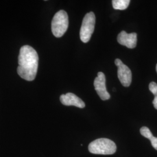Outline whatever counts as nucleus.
I'll use <instances>...</instances> for the list:
<instances>
[{"label":"nucleus","mask_w":157,"mask_h":157,"mask_svg":"<svg viewBox=\"0 0 157 157\" xmlns=\"http://www.w3.org/2000/svg\"><path fill=\"white\" fill-rule=\"evenodd\" d=\"M18 64L17 72L20 77L27 81H33L36 78L39 65L36 51L30 45H23L19 51Z\"/></svg>","instance_id":"obj_1"},{"label":"nucleus","mask_w":157,"mask_h":157,"mask_svg":"<svg viewBox=\"0 0 157 157\" xmlns=\"http://www.w3.org/2000/svg\"><path fill=\"white\" fill-rule=\"evenodd\" d=\"M89 150L94 154L111 155L117 151V146L110 139L101 138L90 143Z\"/></svg>","instance_id":"obj_2"},{"label":"nucleus","mask_w":157,"mask_h":157,"mask_svg":"<svg viewBox=\"0 0 157 157\" xmlns=\"http://www.w3.org/2000/svg\"><path fill=\"white\" fill-rule=\"evenodd\" d=\"M69 19L67 12L61 10L57 12L52 20L51 30L56 37H61L67 32Z\"/></svg>","instance_id":"obj_3"},{"label":"nucleus","mask_w":157,"mask_h":157,"mask_svg":"<svg viewBox=\"0 0 157 157\" xmlns=\"http://www.w3.org/2000/svg\"><path fill=\"white\" fill-rule=\"evenodd\" d=\"M95 23V15L93 12L84 16L80 30V37L82 42L86 43L89 41L94 30Z\"/></svg>","instance_id":"obj_4"},{"label":"nucleus","mask_w":157,"mask_h":157,"mask_svg":"<svg viewBox=\"0 0 157 157\" xmlns=\"http://www.w3.org/2000/svg\"><path fill=\"white\" fill-rule=\"evenodd\" d=\"M115 65L118 67V77L124 87H129L132 83V75L129 67L124 65L119 59H116Z\"/></svg>","instance_id":"obj_5"},{"label":"nucleus","mask_w":157,"mask_h":157,"mask_svg":"<svg viewBox=\"0 0 157 157\" xmlns=\"http://www.w3.org/2000/svg\"><path fill=\"white\" fill-rule=\"evenodd\" d=\"M105 76L101 72L97 73L94 82V86L97 94L99 95L102 100H108L110 98L111 95L106 89Z\"/></svg>","instance_id":"obj_6"},{"label":"nucleus","mask_w":157,"mask_h":157,"mask_svg":"<svg viewBox=\"0 0 157 157\" xmlns=\"http://www.w3.org/2000/svg\"><path fill=\"white\" fill-rule=\"evenodd\" d=\"M117 40L120 44L132 49L137 45V34L136 33L129 34L125 31H122L118 34Z\"/></svg>","instance_id":"obj_7"},{"label":"nucleus","mask_w":157,"mask_h":157,"mask_svg":"<svg viewBox=\"0 0 157 157\" xmlns=\"http://www.w3.org/2000/svg\"><path fill=\"white\" fill-rule=\"evenodd\" d=\"M60 101L63 105L66 106H75L80 108L85 107V103L83 100L72 93L62 94L60 97Z\"/></svg>","instance_id":"obj_8"},{"label":"nucleus","mask_w":157,"mask_h":157,"mask_svg":"<svg viewBox=\"0 0 157 157\" xmlns=\"http://www.w3.org/2000/svg\"><path fill=\"white\" fill-rule=\"evenodd\" d=\"M130 2V0H113L112 1L113 9L118 10H124L127 9Z\"/></svg>","instance_id":"obj_9"},{"label":"nucleus","mask_w":157,"mask_h":157,"mask_svg":"<svg viewBox=\"0 0 157 157\" xmlns=\"http://www.w3.org/2000/svg\"><path fill=\"white\" fill-rule=\"evenodd\" d=\"M140 132L141 135L149 140L150 139L152 136H153L150 130L146 126L142 127L140 130Z\"/></svg>","instance_id":"obj_10"},{"label":"nucleus","mask_w":157,"mask_h":157,"mask_svg":"<svg viewBox=\"0 0 157 157\" xmlns=\"http://www.w3.org/2000/svg\"><path fill=\"white\" fill-rule=\"evenodd\" d=\"M149 90L154 95L157 94V84L155 82H151L149 84Z\"/></svg>","instance_id":"obj_11"},{"label":"nucleus","mask_w":157,"mask_h":157,"mask_svg":"<svg viewBox=\"0 0 157 157\" xmlns=\"http://www.w3.org/2000/svg\"><path fill=\"white\" fill-rule=\"evenodd\" d=\"M150 140L151 141V145L156 150H157V137H154V136L150 138Z\"/></svg>","instance_id":"obj_12"},{"label":"nucleus","mask_w":157,"mask_h":157,"mask_svg":"<svg viewBox=\"0 0 157 157\" xmlns=\"http://www.w3.org/2000/svg\"><path fill=\"white\" fill-rule=\"evenodd\" d=\"M152 104L154 105V108L157 109V94L156 95H154V99L152 101Z\"/></svg>","instance_id":"obj_13"},{"label":"nucleus","mask_w":157,"mask_h":157,"mask_svg":"<svg viewBox=\"0 0 157 157\" xmlns=\"http://www.w3.org/2000/svg\"><path fill=\"white\" fill-rule=\"evenodd\" d=\"M156 71H157V65H156Z\"/></svg>","instance_id":"obj_14"}]
</instances>
